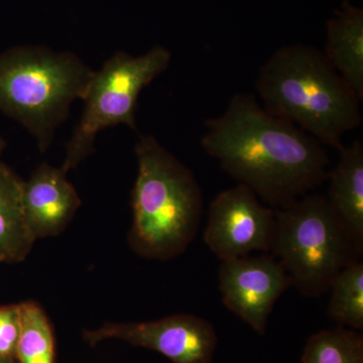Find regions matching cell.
<instances>
[{"mask_svg":"<svg viewBox=\"0 0 363 363\" xmlns=\"http://www.w3.org/2000/svg\"><path fill=\"white\" fill-rule=\"evenodd\" d=\"M201 147L260 201L286 206L327 181L330 157L319 140L236 93L221 116L205 121Z\"/></svg>","mask_w":363,"mask_h":363,"instance_id":"6da1fadb","label":"cell"},{"mask_svg":"<svg viewBox=\"0 0 363 363\" xmlns=\"http://www.w3.org/2000/svg\"><path fill=\"white\" fill-rule=\"evenodd\" d=\"M260 104L338 152L346 133L362 123V100L323 51L285 45L260 66L255 81Z\"/></svg>","mask_w":363,"mask_h":363,"instance_id":"7a4b0ae2","label":"cell"},{"mask_svg":"<svg viewBox=\"0 0 363 363\" xmlns=\"http://www.w3.org/2000/svg\"><path fill=\"white\" fill-rule=\"evenodd\" d=\"M135 155L131 247L147 259H175L187 250L199 229L202 189L194 173L154 136L140 135Z\"/></svg>","mask_w":363,"mask_h":363,"instance_id":"3957f363","label":"cell"},{"mask_svg":"<svg viewBox=\"0 0 363 363\" xmlns=\"http://www.w3.org/2000/svg\"><path fill=\"white\" fill-rule=\"evenodd\" d=\"M94 72L71 52L18 47L0 54V111L23 124L44 152Z\"/></svg>","mask_w":363,"mask_h":363,"instance_id":"277c9868","label":"cell"},{"mask_svg":"<svg viewBox=\"0 0 363 363\" xmlns=\"http://www.w3.org/2000/svg\"><path fill=\"white\" fill-rule=\"evenodd\" d=\"M274 212L272 255L306 297L329 292L339 272L362 257L326 196L309 193Z\"/></svg>","mask_w":363,"mask_h":363,"instance_id":"5b68a950","label":"cell"},{"mask_svg":"<svg viewBox=\"0 0 363 363\" xmlns=\"http://www.w3.org/2000/svg\"><path fill=\"white\" fill-rule=\"evenodd\" d=\"M171 61V52L156 45L140 56L116 52L100 71L94 72L83 97L82 116L67 145L64 171L68 173L89 156L99 131L118 124L136 130L140 92L168 69Z\"/></svg>","mask_w":363,"mask_h":363,"instance_id":"8992f818","label":"cell"},{"mask_svg":"<svg viewBox=\"0 0 363 363\" xmlns=\"http://www.w3.org/2000/svg\"><path fill=\"white\" fill-rule=\"evenodd\" d=\"M276 212L242 184L217 194L208 209L205 245L221 262L271 252Z\"/></svg>","mask_w":363,"mask_h":363,"instance_id":"52a82bcc","label":"cell"},{"mask_svg":"<svg viewBox=\"0 0 363 363\" xmlns=\"http://www.w3.org/2000/svg\"><path fill=\"white\" fill-rule=\"evenodd\" d=\"M90 344L118 339L154 350L173 363H213L218 337L212 323L192 314H177L156 321L107 323L85 332Z\"/></svg>","mask_w":363,"mask_h":363,"instance_id":"ba28073f","label":"cell"},{"mask_svg":"<svg viewBox=\"0 0 363 363\" xmlns=\"http://www.w3.org/2000/svg\"><path fill=\"white\" fill-rule=\"evenodd\" d=\"M290 286L285 269L269 253L223 260L219 269L224 306L259 335L266 333L274 305Z\"/></svg>","mask_w":363,"mask_h":363,"instance_id":"9c48e42d","label":"cell"},{"mask_svg":"<svg viewBox=\"0 0 363 363\" xmlns=\"http://www.w3.org/2000/svg\"><path fill=\"white\" fill-rule=\"evenodd\" d=\"M66 175L62 167L42 164L23 182V209L35 240L58 235L80 207V197Z\"/></svg>","mask_w":363,"mask_h":363,"instance_id":"30bf717a","label":"cell"},{"mask_svg":"<svg viewBox=\"0 0 363 363\" xmlns=\"http://www.w3.org/2000/svg\"><path fill=\"white\" fill-rule=\"evenodd\" d=\"M327 201L363 253V145L354 142L339 150L337 164L329 171Z\"/></svg>","mask_w":363,"mask_h":363,"instance_id":"8fae6325","label":"cell"},{"mask_svg":"<svg viewBox=\"0 0 363 363\" xmlns=\"http://www.w3.org/2000/svg\"><path fill=\"white\" fill-rule=\"evenodd\" d=\"M324 55L331 66L363 99V11L343 1L326 23Z\"/></svg>","mask_w":363,"mask_h":363,"instance_id":"7c38bea8","label":"cell"},{"mask_svg":"<svg viewBox=\"0 0 363 363\" xmlns=\"http://www.w3.org/2000/svg\"><path fill=\"white\" fill-rule=\"evenodd\" d=\"M23 182L0 162V260L26 259L35 242L23 203Z\"/></svg>","mask_w":363,"mask_h":363,"instance_id":"4fadbf2b","label":"cell"},{"mask_svg":"<svg viewBox=\"0 0 363 363\" xmlns=\"http://www.w3.org/2000/svg\"><path fill=\"white\" fill-rule=\"evenodd\" d=\"M20 335L16 353L20 363H55V340L51 324L35 302L18 304Z\"/></svg>","mask_w":363,"mask_h":363,"instance_id":"5bb4252c","label":"cell"},{"mask_svg":"<svg viewBox=\"0 0 363 363\" xmlns=\"http://www.w3.org/2000/svg\"><path fill=\"white\" fill-rule=\"evenodd\" d=\"M327 315L338 326L363 329V264L352 262L332 281Z\"/></svg>","mask_w":363,"mask_h":363,"instance_id":"9a60e30c","label":"cell"},{"mask_svg":"<svg viewBox=\"0 0 363 363\" xmlns=\"http://www.w3.org/2000/svg\"><path fill=\"white\" fill-rule=\"evenodd\" d=\"M301 363H363V337L353 329L337 326L313 334Z\"/></svg>","mask_w":363,"mask_h":363,"instance_id":"2e32d148","label":"cell"},{"mask_svg":"<svg viewBox=\"0 0 363 363\" xmlns=\"http://www.w3.org/2000/svg\"><path fill=\"white\" fill-rule=\"evenodd\" d=\"M20 335L18 305L0 307V358H9L16 353Z\"/></svg>","mask_w":363,"mask_h":363,"instance_id":"e0dca14e","label":"cell"},{"mask_svg":"<svg viewBox=\"0 0 363 363\" xmlns=\"http://www.w3.org/2000/svg\"><path fill=\"white\" fill-rule=\"evenodd\" d=\"M4 147H6V143H4V140H2L1 138H0V155H1L2 150H4Z\"/></svg>","mask_w":363,"mask_h":363,"instance_id":"ac0fdd59","label":"cell"},{"mask_svg":"<svg viewBox=\"0 0 363 363\" xmlns=\"http://www.w3.org/2000/svg\"><path fill=\"white\" fill-rule=\"evenodd\" d=\"M0 363H11L9 362V358H0Z\"/></svg>","mask_w":363,"mask_h":363,"instance_id":"d6986e66","label":"cell"},{"mask_svg":"<svg viewBox=\"0 0 363 363\" xmlns=\"http://www.w3.org/2000/svg\"><path fill=\"white\" fill-rule=\"evenodd\" d=\"M0 262H2L1 260H0Z\"/></svg>","mask_w":363,"mask_h":363,"instance_id":"ffe728a7","label":"cell"}]
</instances>
